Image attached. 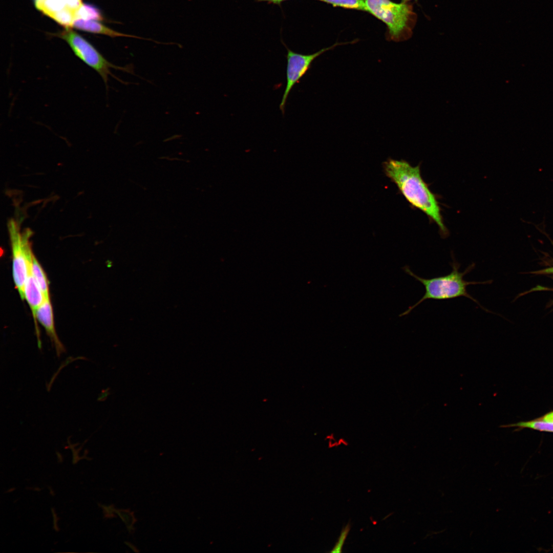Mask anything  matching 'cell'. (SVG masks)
Here are the masks:
<instances>
[{"label":"cell","mask_w":553,"mask_h":553,"mask_svg":"<svg viewBox=\"0 0 553 553\" xmlns=\"http://www.w3.org/2000/svg\"><path fill=\"white\" fill-rule=\"evenodd\" d=\"M382 165L386 176L396 185L410 205L425 214L437 225L442 235H446L448 230L439 202L422 179L420 165L412 166L404 160L389 158Z\"/></svg>","instance_id":"cell-1"},{"label":"cell","mask_w":553,"mask_h":553,"mask_svg":"<svg viewBox=\"0 0 553 553\" xmlns=\"http://www.w3.org/2000/svg\"><path fill=\"white\" fill-rule=\"evenodd\" d=\"M452 259L453 261L450 263L452 269L450 273L431 279H426L417 275L412 271L408 266H405L402 268L406 273L413 277L423 285L425 293L416 303L409 307L406 311L400 314L399 316L408 314L416 306L427 300H443L459 297H467L476 303L486 312H490L467 292V286L476 284H491L492 281L480 282L464 280V276L474 269L475 264L472 263L463 272H460L459 271L460 264L454 258Z\"/></svg>","instance_id":"cell-2"},{"label":"cell","mask_w":553,"mask_h":553,"mask_svg":"<svg viewBox=\"0 0 553 553\" xmlns=\"http://www.w3.org/2000/svg\"><path fill=\"white\" fill-rule=\"evenodd\" d=\"M366 11L383 22L387 26L388 37L394 41L410 38L417 16L409 2L396 3L390 0H365Z\"/></svg>","instance_id":"cell-3"},{"label":"cell","mask_w":553,"mask_h":553,"mask_svg":"<svg viewBox=\"0 0 553 553\" xmlns=\"http://www.w3.org/2000/svg\"><path fill=\"white\" fill-rule=\"evenodd\" d=\"M55 35L66 41L77 57L100 75L107 88L109 76L123 84H128L114 75L111 69L134 74L133 66L121 67L113 64L91 43L70 28H66Z\"/></svg>","instance_id":"cell-4"},{"label":"cell","mask_w":553,"mask_h":553,"mask_svg":"<svg viewBox=\"0 0 553 553\" xmlns=\"http://www.w3.org/2000/svg\"><path fill=\"white\" fill-rule=\"evenodd\" d=\"M8 231L12 254V274L15 286L22 300L24 299V289L31 261L30 237L32 231L28 228L20 229L14 219L8 222Z\"/></svg>","instance_id":"cell-5"},{"label":"cell","mask_w":553,"mask_h":553,"mask_svg":"<svg viewBox=\"0 0 553 553\" xmlns=\"http://www.w3.org/2000/svg\"><path fill=\"white\" fill-rule=\"evenodd\" d=\"M341 44L336 43L329 47L307 55L294 52L286 47L287 50L286 85L279 107L283 115L284 114L286 102L291 90L306 74L313 61L325 52L331 50Z\"/></svg>","instance_id":"cell-6"},{"label":"cell","mask_w":553,"mask_h":553,"mask_svg":"<svg viewBox=\"0 0 553 553\" xmlns=\"http://www.w3.org/2000/svg\"><path fill=\"white\" fill-rule=\"evenodd\" d=\"M36 7L66 28L73 27L82 0H35Z\"/></svg>","instance_id":"cell-7"},{"label":"cell","mask_w":553,"mask_h":553,"mask_svg":"<svg viewBox=\"0 0 553 553\" xmlns=\"http://www.w3.org/2000/svg\"><path fill=\"white\" fill-rule=\"evenodd\" d=\"M37 320L45 328L47 334L55 348L57 357L66 352V350L59 341L56 334L54 323L52 306L50 299H45L38 308L35 314Z\"/></svg>","instance_id":"cell-8"},{"label":"cell","mask_w":553,"mask_h":553,"mask_svg":"<svg viewBox=\"0 0 553 553\" xmlns=\"http://www.w3.org/2000/svg\"><path fill=\"white\" fill-rule=\"evenodd\" d=\"M73 27L76 28L78 30L84 31L86 32L95 34L105 35L112 37H127L130 38L148 40L150 41H153L155 42L160 44V42L153 40V39L150 38H145L134 35L122 33L116 31L103 25L102 23H100L99 21L97 20L77 19L74 22Z\"/></svg>","instance_id":"cell-9"},{"label":"cell","mask_w":553,"mask_h":553,"mask_svg":"<svg viewBox=\"0 0 553 553\" xmlns=\"http://www.w3.org/2000/svg\"><path fill=\"white\" fill-rule=\"evenodd\" d=\"M24 299L27 301L30 307L35 327H37L35 317L36 312L45 299L31 272L30 264L24 285Z\"/></svg>","instance_id":"cell-10"},{"label":"cell","mask_w":553,"mask_h":553,"mask_svg":"<svg viewBox=\"0 0 553 553\" xmlns=\"http://www.w3.org/2000/svg\"><path fill=\"white\" fill-rule=\"evenodd\" d=\"M30 268L45 299H50L49 281L44 270L33 254L31 261Z\"/></svg>","instance_id":"cell-11"},{"label":"cell","mask_w":553,"mask_h":553,"mask_svg":"<svg viewBox=\"0 0 553 553\" xmlns=\"http://www.w3.org/2000/svg\"><path fill=\"white\" fill-rule=\"evenodd\" d=\"M77 19L102 21L103 17L99 9L95 6L83 4L77 12Z\"/></svg>","instance_id":"cell-12"},{"label":"cell","mask_w":553,"mask_h":553,"mask_svg":"<svg viewBox=\"0 0 553 553\" xmlns=\"http://www.w3.org/2000/svg\"><path fill=\"white\" fill-rule=\"evenodd\" d=\"M512 427L527 428L541 431L553 432V422H547L540 420H536L525 422H519L517 423L510 424L508 425H504L501 426V427L503 428Z\"/></svg>","instance_id":"cell-13"},{"label":"cell","mask_w":553,"mask_h":553,"mask_svg":"<svg viewBox=\"0 0 553 553\" xmlns=\"http://www.w3.org/2000/svg\"><path fill=\"white\" fill-rule=\"evenodd\" d=\"M345 9L366 11L365 0H317Z\"/></svg>","instance_id":"cell-14"},{"label":"cell","mask_w":553,"mask_h":553,"mask_svg":"<svg viewBox=\"0 0 553 553\" xmlns=\"http://www.w3.org/2000/svg\"><path fill=\"white\" fill-rule=\"evenodd\" d=\"M350 529V525L349 523L343 527L337 542L335 543L332 549L330 551V552L338 553L342 552L343 546L345 543L347 536L349 534Z\"/></svg>","instance_id":"cell-15"},{"label":"cell","mask_w":553,"mask_h":553,"mask_svg":"<svg viewBox=\"0 0 553 553\" xmlns=\"http://www.w3.org/2000/svg\"><path fill=\"white\" fill-rule=\"evenodd\" d=\"M120 517L125 523L128 530L132 531L133 529V525L135 522V519L132 513L130 512H121Z\"/></svg>","instance_id":"cell-16"},{"label":"cell","mask_w":553,"mask_h":553,"mask_svg":"<svg viewBox=\"0 0 553 553\" xmlns=\"http://www.w3.org/2000/svg\"><path fill=\"white\" fill-rule=\"evenodd\" d=\"M78 358H82V357H80V358H75V359H74V358H72V357H69V358H68V359H67V360H66V361H65V362H63V364H62L63 366H62V367H61V366H60V367H59V370H58V372H56V373H55V374H54V376H53L52 377V379H51V381H50V383L49 384V385H48L47 386V389H48V391H50V388H51V386H52V383H53V380H54V379L55 378V377H56V375H57V374H58V372H59V371L60 370L61 368H62V367H63V366H64L65 365H67V364H68L69 363H71V362L73 361V360H74V359H78Z\"/></svg>","instance_id":"cell-17"},{"label":"cell","mask_w":553,"mask_h":553,"mask_svg":"<svg viewBox=\"0 0 553 553\" xmlns=\"http://www.w3.org/2000/svg\"><path fill=\"white\" fill-rule=\"evenodd\" d=\"M539 420L553 422V411L547 413L542 417L539 419Z\"/></svg>","instance_id":"cell-18"},{"label":"cell","mask_w":553,"mask_h":553,"mask_svg":"<svg viewBox=\"0 0 553 553\" xmlns=\"http://www.w3.org/2000/svg\"><path fill=\"white\" fill-rule=\"evenodd\" d=\"M109 390V389H107L106 390H102V392L100 394V395L98 397L97 400L98 401H100L105 400L106 398H107L108 396L110 394Z\"/></svg>","instance_id":"cell-19"},{"label":"cell","mask_w":553,"mask_h":553,"mask_svg":"<svg viewBox=\"0 0 553 553\" xmlns=\"http://www.w3.org/2000/svg\"><path fill=\"white\" fill-rule=\"evenodd\" d=\"M539 274H550L553 273V267H550L544 270L538 271L536 272Z\"/></svg>","instance_id":"cell-20"},{"label":"cell","mask_w":553,"mask_h":553,"mask_svg":"<svg viewBox=\"0 0 553 553\" xmlns=\"http://www.w3.org/2000/svg\"><path fill=\"white\" fill-rule=\"evenodd\" d=\"M259 2H267L276 5H280L282 2L287 0H257Z\"/></svg>","instance_id":"cell-21"},{"label":"cell","mask_w":553,"mask_h":553,"mask_svg":"<svg viewBox=\"0 0 553 553\" xmlns=\"http://www.w3.org/2000/svg\"><path fill=\"white\" fill-rule=\"evenodd\" d=\"M411 1H412V0H401V2H409ZM415 1H416L417 0H415Z\"/></svg>","instance_id":"cell-22"},{"label":"cell","mask_w":553,"mask_h":553,"mask_svg":"<svg viewBox=\"0 0 553 553\" xmlns=\"http://www.w3.org/2000/svg\"></svg>","instance_id":"cell-23"}]
</instances>
